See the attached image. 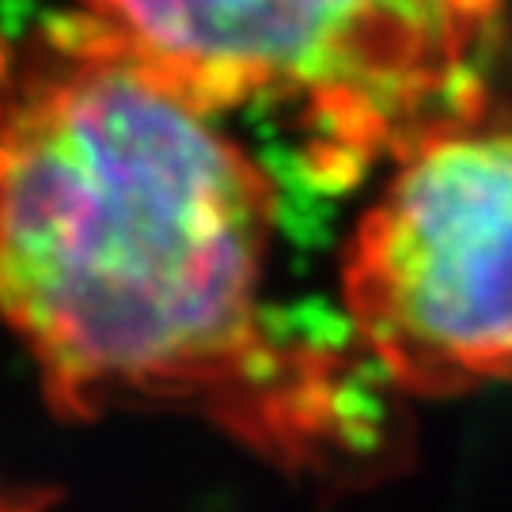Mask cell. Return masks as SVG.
<instances>
[{
    "mask_svg": "<svg viewBox=\"0 0 512 512\" xmlns=\"http://www.w3.org/2000/svg\"><path fill=\"white\" fill-rule=\"evenodd\" d=\"M342 308L387 391L456 399L512 380V126L425 137L387 171L338 266Z\"/></svg>",
    "mask_w": 512,
    "mask_h": 512,
    "instance_id": "3957f363",
    "label": "cell"
},
{
    "mask_svg": "<svg viewBox=\"0 0 512 512\" xmlns=\"http://www.w3.org/2000/svg\"><path fill=\"white\" fill-rule=\"evenodd\" d=\"M186 103L270 110L327 190L444 129L490 118L486 57L505 0H73Z\"/></svg>",
    "mask_w": 512,
    "mask_h": 512,
    "instance_id": "7a4b0ae2",
    "label": "cell"
},
{
    "mask_svg": "<svg viewBox=\"0 0 512 512\" xmlns=\"http://www.w3.org/2000/svg\"><path fill=\"white\" fill-rule=\"evenodd\" d=\"M277 183L73 8L0 38V323L61 418L175 410L357 486L399 448L361 349L270 304Z\"/></svg>",
    "mask_w": 512,
    "mask_h": 512,
    "instance_id": "6da1fadb",
    "label": "cell"
},
{
    "mask_svg": "<svg viewBox=\"0 0 512 512\" xmlns=\"http://www.w3.org/2000/svg\"><path fill=\"white\" fill-rule=\"evenodd\" d=\"M505 4H512V0H505Z\"/></svg>",
    "mask_w": 512,
    "mask_h": 512,
    "instance_id": "277c9868",
    "label": "cell"
}]
</instances>
